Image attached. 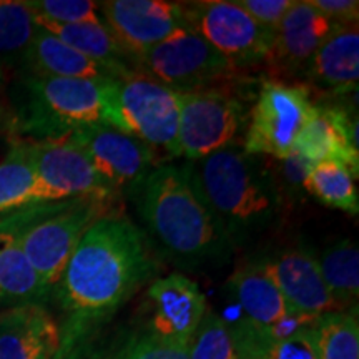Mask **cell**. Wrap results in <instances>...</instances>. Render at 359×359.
I'll return each instance as SVG.
<instances>
[{
	"label": "cell",
	"mask_w": 359,
	"mask_h": 359,
	"mask_svg": "<svg viewBox=\"0 0 359 359\" xmlns=\"http://www.w3.org/2000/svg\"><path fill=\"white\" fill-rule=\"evenodd\" d=\"M226 286L243 311V325L258 333H269L294 314L269 276L264 259L238 264Z\"/></svg>",
	"instance_id": "obj_18"
},
{
	"label": "cell",
	"mask_w": 359,
	"mask_h": 359,
	"mask_svg": "<svg viewBox=\"0 0 359 359\" xmlns=\"http://www.w3.org/2000/svg\"><path fill=\"white\" fill-rule=\"evenodd\" d=\"M27 6L35 17L55 24L105 25L98 2L92 0H32Z\"/></svg>",
	"instance_id": "obj_31"
},
{
	"label": "cell",
	"mask_w": 359,
	"mask_h": 359,
	"mask_svg": "<svg viewBox=\"0 0 359 359\" xmlns=\"http://www.w3.org/2000/svg\"><path fill=\"white\" fill-rule=\"evenodd\" d=\"M135 67L175 92L210 88L236 72L228 58L185 25L138 57Z\"/></svg>",
	"instance_id": "obj_8"
},
{
	"label": "cell",
	"mask_w": 359,
	"mask_h": 359,
	"mask_svg": "<svg viewBox=\"0 0 359 359\" xmlns=\"http://www.w3.org/2000/svg\"><path fill=\"white\" fill-rule=\"evenodd\" d=\"M130 193L147 230L173 262L193 266L233 250L185 167L160 163Z\"/></svg>",
	"instance_id": "obj_2"
},
{
	"label": "cell",
	"mask_w": 359,
	"mask_h": 359,
	"mask_svg": "<svg viewBox=\"0 0 359 359\" xmlns=\"http://www.w3.org/2000/svg\"><path fill=\"white\" fill-rule=\"evenodd\" d=\"M65 138L83 151L103 182L116 193L133 190L160 165L158 150L105 123L80 128Z\"/></svg>",
	"instance_id": "obj_12"
},
{
	"label": "cell",
	"mask_w": 359,
	"mask_h": 359,
	"mask_svg": "<svg viewBox=\"0 0 359 359\" xmlns=\"http://www.w3.org/2000/svg\"><path fill=\"white\" fill-rule=\"evenodd\" d=\"M111 203L114 201L77 198L72 206H64L55 217L15 231L22 251L45 288L50 290L60 281L82 236L98 218L110 215Z\"/></svg>",
	"instance_id": "obj_9"
},
{
	"label": "cell",
	"mask_w": 359,
	"mask_h": 359,
	"mask_svg": "<svg viewBox=\"0 0 359 359\" xmlns=\"http://www.w3.org/2000/svg\"><path fill=\"white\" fill-rule=\"evenodd\" d=\"M321 15L338 25H358V0H309Z\"/></svg>",
	"instance_id": "obj_35"
},
{
	"label": "cell",
	"mask_w": 359,
	"mask_h": 359,
	"mask_svg": "<svg viewBox=\"0 0 359 359\" xmlns=\"http://www.w3.org/2000/svg\"><path fill=\"white\" fill-rule=\"evenodd\" d=\"M37 25L43 29L45 32L52 34L62 42L70 45L72 48L79 50L83 55H87L93 60L100 62L103 65H109L111 69H116L127 75L138 74L135 69V60L123 50V47L116 42L114 35L105 25L95 24H55V22H48L39 19Z\"/></svg>",
	"instance_id": "obj_22"
},
{
	"label": "cell",
	"mask_w": 359,
	"mask_h": 359,
	"mask_svg": "<svg viewBox=\"0 0 359 359\" xmlns=\"http://www.w3.org/2000/svg\"><path fill=\"white\" fill-rule=\"evenodd\" d=\"M318 266L327 290L341 311L358 308L359 298V250L349 238L327 246L320 257Z\"/></svg>",
	"instance_id": "obj_24"
},
{
	"label": "cell",
	"mask_w": 359,
	"mask_h": 359,
	"mask_svg": "<svg viewBox=\"0 0 359 359\" xmlns=\"http://www.w3.org/2000/svg\"><path fill=\"white\" fill-rule=\"evenodd\" d=\"M356 180V175L341 161H318L308 170L304 190L326 206L356 217L359 213Z\"/></svg>",
	"instance_id": "obj_25"
},
{
	"label": "cell",
	"mask_w": 359,
	"mask_h": 359,
	"mask_svg": "<svg viewBox=\"0 0 359 359\" xmlns=\"http://www.w3.org/2000/svg\"><path fill=\"white\" fill-rule=\"evenodd\" d=\"M304 77L311 87L327 95H348L358 90V25H336L309 62Z\"/></svg>",
	"instance_id": "obj_20"
},
{
	"label": "cell",
	"mask_w": 359,
	"mask_h": 359,
	"mask_svg": "<svg viewBox=\"0 0 359 359\" xmlns=\"http://www.w3.org/2000/svg\"><path fill=\"white\" fill-rule=\"evenodd\" d=\"M309 333L318 359H359L356 309L323 314L314 320Z\"/></svg>",
	"instance_id": "obj_26"
},
{
	"label": "cell",
	"mask_w": 359,
	"mask_h": 359,
	"mask_svg": "<svg viewBox=\"0 0 359 359\" xmlns=\"http://www.w3.org/2000/svg\"><path fill=\"white\" fill-rule=\"evenodd\" d=\"M22 65L27 75L35 77H57V79H83V80H114L125 79L130 75L123 72L103 65L70 45L53 37L52 34L39 29L34 42L30 43Z\"/></svg>",
	"instance_id": "obj_21"
},
{
	"label": "cell",
	"mask_w": 359,
	"mask_h": 359,
	"mask_svg": "<svg viewBox=\"0 0 359 359\" xmlns=\"http://www.w3.org/2000/svg\"><path fill=\"white\" fill-rule=\"evenodd\" d=\"M37 203V177L27 143H15L0 161V213Z\"/></svg>",
	"instance_id": "obj_28"
},
{
	"label": "cell",
	"mask_w": 359,
	"mask_h": 359,
	"mask_svg": "<svg viewBox=\"0 0 359 359\" xmlns=\"http://www.w3.org/2000/svg\"><path fill=\"white\" fill-rule=\"evenodd\" d=\"M98 7L107 29L133 60L183 25L182 2L107 0Z\"/></svg>",
	"instance_id": "obj_13"
},
{
	"label": "cell",
	"mask_w": 359,
	"mask_h": 359,
	"mask_svg": "<svg viewBox=\"0 0 359 359\" xmlns=\"http://www.w3.org/2000/svg\"><path fill=\"white\" fill-rule=\"evenodd\" d=\"M336 25L321 15L309 0H294L273 32L266 62L276 74L304 75L313 55Z\"/></svg>",
	"instance_id": "obj_16"
},
{
	"label": "cell",
	"mask_w": 359,
	"mask_h": 359,
	"mask_svg": "<svg viewBox=\"0 0 359 359\" xmlns=\"http://www.w3.org/2000/svg\"><path fill=\"white\" fill-rule=\"evenodd\" d=\"M183 25L205 39L236 69L268 60L273 30L255 22L235 0L182 2Z\"/></svg>",
	"instance_id": "obj_10"
},
{
	"label": "cell",
	"mask_w": 359,
	"mask_h": 359,
	"mask_svg": "<svg viewBox=\"0 0 359 359\" xmlns=\"http://www.w3.org/2000/svg\"><path fill=\"white\" fill-rule=\"evenodd\" d=\"M264 264L291 313L320 318L341 311L323 281L316 257L308 250H285L275 258L264 259Z\"/></svg>",
	"instance_id": "obj_17"
},
{
	"label": "cell",
	"mask_w": 359,
	"mask_h": 359,
	"mask_svg": "<svg viewBox=\"0 0 359 359\" xmlns=\"http://www.w3.org/2000/svg\"><path fill=\"white\" fill-rule=\"evenodd\" d=\"M60 339L55 320L39 304H22L0 314V359H53Z\"/></svg>",
	"instance_id": "obj_19"
},
{
	"label": "cell",
	"mask_w": 359,
	"mask_h": 359,
	"mask_svg": "<svg viewBox=\"0 0 359 359\" xmlns=\"http://www.w3.org/2000/svg\"><path fill=\"white\" fill-rule=\"evenodd\" d=\"M110 359H188V346L168 343L148 331L128 339Z\"/></svg>",
	"instance_id": "obj_32"
},
{
	"label": "cell",
	"mask_w": 359,
	"mask_h": 359,
	"mask_svg": "<svg viewBox=\"0 0 359 359\" xmlns=\"http://www.w3.org/2000/svg\"><path fill=\"white\" fill-rule=\"evenodd\" d=\"M47 291L22 251L17 233L0 231V306L30 304Z\"/></svg>",
	"instance_id": "obj_23"
},
{
	"label": "cell",
	"mask_w": 359,
	"mask_h": 359,
	"mask_svg": "<svg viewBox=\"0 0 359 359\" xmlns=\"http://www.w3.org/2000/svg\"><path fill=\"white\" fill-rule=\"evenodd\" d=\"M103 83L105 80L27 75L20 128L43 142L60 140L80 128L103 123Z\"/></svg>",
	"instance_id": "obj_5"
},
{
	"label": "cell",
	"mask_w": 359,
	"mask_h": 359,
	"mask_svg": "<svg viewBox=\"0 0 359 359\" xmlns=\"http://www.w3.org/2000/svg\"><path fill=\"white\" fill-rule=\"evenodd\" d=\"M188 359H238L233 327L208 309L188 344Z\"/></svg>",
	"instance_id": "obj_30"
},
{
	"label": "cell",
	"mask_w": 359,
	"mask_h": 359,
	"mask_svg": "<svg viewBox=\"0 0 359 359\" xmlns=\"http://www.w3.org/2000/svg\"><path fill=\"white\" fill-rule=\"evenodd\" d=\"M293 2L294 0H235L236 6L243 8L251 19L273 32L288 13Z\"/></svg>",
	"instance_id": "obj_34"
},
{
	"label": "cell",
	"mask_w": 359,
	"mask_h": 359,
	"mask_svg": "<svg viewBox=\"0 0 359 359\" xmlns=\"http://www.w3.org/2000/svg\"><path fill=\"white\" fill-rule=\"evenodd\" d=\"M39 29L27 2L0 0V74L2 67L24 62Z\"/></svg>",
	"instance_id": "obj_29"
},
{
	"label": "cell",
	"mask_w": 359,
	"mask_h": 359,
	"mask_svg": "<svg viewBox=\"0 0 359 359\" xmlns=\"http://www.w3.org/2000/svg\"><path fill=\"white\" fill-rule=\"evenodd\" d=\"M147 238L118 215L98 218L82 236L60 281L64 306L80 320L114 313L155 273Z\"/></svg>",
	"instance_id": "obj_1"
},
{
	"label": "cell",
	"mask_w": 359,
	"mask_h": 359,
	"mask_svg": "<svg viewBox=\"0 0 359 359\" xmlns=\"http://www.w3.org/2000/svg\"><path fill=\"white\" fill-rule=\"evenodd\" d=\"M27 148L37 177V203L67 198L114 201L118 195L67 138L27 143Z\"/></svg>",
	"instance_id": "obj_11"
},
{
	"label": "cell",
	"mask_w": 359,
	"mask_h": 359,
	"mask_svg": "<svg viewBox=\"0 0 359 359\" xmlns=\"http://www.w3.org/2000/svg\"><path fill=\"white\" fill-rule=\"evenodd\" d=\"M103 123L155 150L180 156L177 92L147 75L135 74L125 79L105 80Z\"/></svg>",
	"instance_id": "obj_4"
},
{
	"label": "cell",
	"mask_w": 359,
	"mask_h": 359,
	"mask_svg": "<svg viewBox=\"0 0 359 359\" xmlns=\"http://www.w3.org/2000/svg\"><path fill=\"white\" fill-rule=\"evenodd\" d=\"M178 154L188 161L235 147L246 130L243 102L223 87L177 92Z\"/></svg>",
	"instance_id": "obj_6"
},
{
	"label": "cell",
	"mask_w": 359,
	"mask_h": 359,
	"mask_svg": "<svg viewBox=\"0 0 359 359\" xmlns=\"http://www.w3.org/2000/svg\"><path fill=\"white\" fill-rule=\"evenodd\" d=\"M183 167L233 248L280 219L285 201L262 156L235 145Z\"/></svg>",
	"instance_id": "obj_3"
},
{
	"label": "cell",
	"mask_w": 359,
	"mask_h": 359,
	"mask_svg": "<svg viewBox=\"0 0 359 359\" xmlns=\"http://www.w3.org/2000/svg\"><path fill=\"white\" fill-rule=\"evenodd\" d=\"M313 103L306 85L283 80L264 82L250 110L243 150L257 156L286 158L294 150Z\"/></svg>",
	"instance_id": "obj_7"
},
{
	"label": "cell",
	"mask_w": 359,
	"mask_h": 359,
	"mask_svg": "<svg viewBox=\"0 0 359 359\" xmlns=\"http://www.w3.org/2000/svg\"><path fill=\"white\" fill-rule=\"evenodd\" d=\"M148 299L154 304L150 333L168 343L188 346L208 311L200 286L182 273H173L151 283Z\"/></svg>",
	"instance_id": "obj_15"
},
{
	"label": "cell",
	"mask_w": 359,
	"mask_h": 359,
	"mask_svg": "<svg viewBox=\"0 0 359 359\" xmlns=\"http://www.w3.org/2000/svg\"><path fill=\"white\" fill-rule=\"evenodd\" d=\"M311 326L285 338H271L241 323L233 327L238 359H318L309 333Z\"/></svg>",
	"instance_id": "obj_27"
},
{
	"label": "cell",
	"mask_w": 359,
	"mask_h": 359,
	"mask_svg": "<svg viewBox=\"0 0 359 359\" xmlns=\"http://www.w3.org/2000/svg\"><path fill=\"white\" fill-rule=\"evenodd\" d=\"M293 151L311 163L325 160L341 161L358 177V114L343 105L313 103Z\"/></svg>",
	"instance_id": "obj_14"
},
{
	"label": "cell",
	"mask_w": 359,
	"mask_h": 359,
	"mask_svg": "<svg viewBox=\"0 0 359 359\" xmlns=\"http://www.w3.org/2000/svg\"><path fill=\"white\" fill-rule=\"evenodd\" d=\"M278 161H280L278 172L271 170V173L278 190H280V195L283 196L286 191L288 195H294L296 198H302L303 193H306V190H304V180H306L308 170L313 163L304 158V156L296 154V151H291L286 158Z\"/></svg>",
	"instance_id": "obj_33"
}]
</instances>
